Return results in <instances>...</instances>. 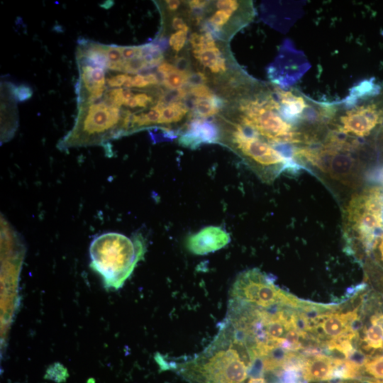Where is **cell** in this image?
I'll use <instances>...</instances> for the list:
<instances>
[{"instance_id": "37", "label": "cell", "mask_w": 383, "mask_h": 383, "mask_svg": "<svg viewBox=\"0 0 383 383\" xmlns=\"http://www.w3.org/2000/svg\"><path fill=\"white\" fill-rule=\"evenodd\" d=\"M124 105L128 106H129L131 108H135V107L138 106V104H137V101H136L135 99L134 98V96H133V97L128 99L124 104Z\"/></svg>"}, {"instance_id": "10", "label": "cell", "mask_w": 383, "mask_h": 383, "mask_svg": "<svg viewBox=\"0 0 383 383\" xmlns=\"http://www.w3.org/2000/svg\"><path fill=\"white\" fill-rule=\"evenodd\" d=\"M333 358L324 354L308 357L301 370L305 381H328L333 379Z\"/></svg>"}, {"instance_id": "12", "label": "cell", "mask_w": 383, "mask_h": 383, "mask_svg": "<svg viewBox=\"0 0 383 383\" xmlns=\"http://www.w3.org/2000/svg\"><path fill=\"white\" fill-rule=\"evenodd\" d=\"M362 348L364 350H383V329L375 323L370 322L369 326L363 328Z\"/></svg>"}, {"instance_id": "30", "label": "cell", "mask_w": 383, "mask_h": 383, "mask_svg": "<svg viewBox=\"0 0 383 383\" xmlns=\"http://www.w3.org/2000/svg\"><path fill=\"white\" fill-rule=\"evenodd\" d=\"M188 2L189 6L192 9H201L209 4V1L201 0L189 1Z\"/></svg>"}, {"instance_id": "13", "label": "cell", "mask_w": 383, "mask_h": 383, "mask_svg": "<svg viewBox=\"0 0 383 383\" xmlns=\"http://www.w3.org/2000/svg\"><path fill=\"white\" fill-rule=\"evenodd\" d=\"M253 9L251 1L238 11H233L229 9H218L209 19V23L212 29L219 33V31L226 26L234 15L239 14L249 9Z\"/></svg>"}, {"instance_id": "2", "label": "cell", "mask_w": 383, "mask_h": 383, "mask_svg": "<svg viewBox=\"0 0 383 383\" xmlns=\"http://www.w3.org/2000/svg\"><path fill=\"white\" fill-rule=\"evenodd\" d=\"M170 367L189 383H244L252 365L245 346L224 321L211 343L201 353Z\"/></svg>"}, {"instance_id": "28", "label": "cell", "mask_w": 383, "mask_h": 383, "mask_svg": "<svg viewBox=\"0 0 383 383\" xmlns=\"http://www.w3.org/2000/svg\"><path fill=\"white\" fill-rule=\"evenodd\" d=\"M138 106L146 107L152 101V98L146 94H138L134 95Z\"/></svg>"}, {"instance_id": "31", "label": "cell", "mask_w": 383, "mask_h": 383, "mask_svg": "<svg viewBox=\"0 0 383 383\" xmlns=\"http://www.w3.org/2000/svg\"><path fill=\"white\" fill-rule=\"evenodd\" d=\"M370 322L375 323L379 325L383 329V313L377 312L370 318Z\"/></svg>"}, {"instance_id": "20", "label": "cell", "mask_w": 383, "mask_h": 383, "mask_svg": "<svg viewBox=\"0 0 383 383\" xmlns=\"http://www.w3.org/2000/svg\"><path fill=\"white\" fill-rule=\"evenodd\" d=\"M189 92L199 99H212L216 96L213 91L203 84L191 86Z\"/></svg>"}, {"instance_id": "4", "label": "cell", "mask_w": 383, "mask_h": 383, "mask_svg": "<svg viewBox=\"0 0 383 383\" xmlns=\"http://www.w3.org/2000/svg\"><path fill=\"white\" fill-rule=\"evenodd\" d=\"M141 236L129 238L115 232L96 237L89 248L91 266L109 286L121 287L144 253Z\"/></svg>"}, {"instance_id": "21", "label": "cell", "mask_w": 383, "mask_h": 383, "mask_svg": "<svg viewBox=\"0 0 383 383\" xmlns=\"http://www.w3.org/2000/svg\"><path fill=\"white\" fill-rule=\"evenodd\" d=\"M13 93L16 99L18 101H24L29 99L33 94L32 89L26 84H21L13 89Z\"/></svg>"}, {"instance_id": "5", "label": "cell", "mask_w": 383, "mask_h": 383, "mask_svg": "<svg viewBox=\"0 0 383 383\" xmlns=\"http://www.w3.org/2000/svg\"><path fill=\"white\" fill-rule=\"evenodd\" d=\"M228 145L264 182L270 184L285 171L299 165L241 122L233 125L226 137Z\"/></svg>"}, {"instance_id": "38", "label": "cell", "mask_w": 383, "mask_h": 383, "mask_svg": "<svg viewBox=\"0 0 383 383\" xmlns=\"http://www.w3.org/2000/svg\"><path fill=\"white\" fill-rule=\"evenodd\" d=\"M113 4V1H106L104 3V4H101L100 6L104 9H109L110 7L112 6Z\"/></svg>"}, {"instance_id": "24", "label": "cell", "mask_w": 383, "mask_h": 383, "mask_svg": "<svg viewBox=\"0 0 383 383\" xmlns=\"http://www.w3.org/2000/svg\"><path fill=\"white\" fill-rule=\"evenodd\" d=\"M179 69L175 66L167 62L161 63L157 67V71L162 75L163 77L177 71Z\"/></svg>"}, {"instance_id": "36", "label": "cell", "mask_w": 383, "mask_h": 383, "mask_svg": "<svg viewBox=\"0 0 383 383\" xmlns=\"http://www.w3.org/2000/svg\"><path fill=\"white\" fill-rule=\"evenodd\" d=\"M123 86L126 89L131 88L132 87H133V78L131 76L127 74Z\"/></svg>"}, {"instance_id": "6", "label": "cell", "mask_w": 383, "mask_h": 383, "mask_svg": "<svg viewBox=\"0 0 383 383\" xmlns=\"http://www.w3.org/2000/svg\"><path fill=\"white\" fill-rule=\"evenodd\" d=\"M119 108L104 102L81 109L72 130L60 143V148L102 144L126 134Z\"/></svg>"}, {"instance_id": "17", "label": "cell", "mask_w": 383, "mask_h": 383, "mask_svg": "<svg viewBox=\"0 0 383 383\" xmlns=\"http://www.w3.org/2000/svg\"><path fill=\"white\" fill-rule=\"evenodd\" d=\"M364 367L365 371L369 374L377 379L383 380V356L368 359Z\"/></svg>"}, {"instance_id": "34", "label": "cell", "mask_w": 383, "mask_h": 383, "mask_svg": "<svg viewBox=\"0 0 383 383\" xmlns=\"http://www.w3.org/2000/svg\"><path fill=\"white\" fill-rule=\"evenodd\" d=\"M246 383H267L264 377H250Z\"/></svg>"}, {"instance_id": "29", "label": "cell", "mask_w": 383, "mask_h": 383, "mask_svg": "<svg viewBox=\"0 0 383 383\" xmlns=\"http://www.w3.org/2000/svg\"><path fill=\"white\" fill-rule=\"evenodd\" d=\"M149 85L145 76L137 74L133 78V86L138 88H143Z\"/></svg>"}, {"instance_id": "16", "label": "cell", "mask_w": 383, "mask_h": 383, "mask_svg": "<svg viewBox=\"0 0 383 383\" xmlns=\"http://www.w3.org/2000/svg\"><path fill=\"white\" fill-rule=\"evenodd\" d=\"M191 74L186 70H178L163 77L162 83L170 89H180L189 82Z\"/></svg>"}, {"instance_id": "32", "label": "cell", "mask_w": 383, "mask_h": 383, "mask_svg": "<svg viewBox=\"0 0 383 383\" xmlns=\"http://www.w3.org/2000/svg\"><path fill=\"white\" fill-rule=\"evenodd\" d=\"M167 8L170 11H175L181 5V1L178 0L166 1Z\"/></svg>"}, {"instance_id": "8", "label": "cell", "mask_w": 383, "mask_h": 383, "mask_svg": "<svg viewBox=\"0 0 383 383\" xmlns=\"http://www.w3.org/2000/svg\"><path fill=\"white\" fill-rule=\"evenodd\" d=\"M230 235L218 226H207L186 240V248L192 254L204 255L218 250L227 245Z\"/></svg>"}, {"instance_id": "14", "label": "cell", "mask_w": 383, "mask_h": 383, "mask_svg": "<svg viewBox=\"0 0 383 383\" xmlns=\"http://www.w3.org/2000/svg\"><path fill=\"white\" fill-rule=\"evenodd\" d=\"M188 112L187 106L181 101H174L163 109L159 124H168L180 121Z\"/></svg>"}, {"instance_id": "18", "label": "cell", "mask_w": 383, "mask_h": 383, "mask_svg": "<svg viewBox=\"0 0 383 383\" xmlns=\"http://www.w3.org/2000/svg\"><path fill=\"white\" fill-rule=\"evenodd\" d=\"M147 68L148 63L145 60L143 57H138L126 60L123 71L127 73L134 74Z\"/></svg>"}, {"instance_id": "3", "label": "cell", "mask_w": 383, "mask_h": 383, "mask_svg": "<svg viewBox=\"0 0 383 383\" xmlns=\"http://www.w3.org/2000/svg\"><path fill=\"white\" fill-rule=\"evenodd\" d=\"M342 230L348 253H370L383 233L382 187H367L350 198L343 211Z\"/></svg>"}, {"instance_id": "27", "label": "cell", "mask_w": 383, "mask_h": 383, "mask_svg": "<svg viewBox=\"0 0 383 383\" xmlns=\"http://www.w3.org/2000/svg\"><path fill=\"white\" fill-rule=\"evenodd\" d=\"M127 74H117L107 79L109 86L112 87H121L123 85Z\"/></svg>"}, {"instance_id": "9", "label": "cell", "mask_w": 383, "mask_h": 383, "mask_svg": "<svg viewBox=\"0 0 383 383\" xmlns=\"http://www.w3.org/2000/svg\"><path fill=\"white\" fill-rule=\"evenodd\" d=\"M220 138L219 130L213 123L196 118L188 125L179 138V143L186 147L196 148L202 143H216Z\"/></svg>"}, {"instance_id": "25", "label": "cell", "mask_w": 383, "mask_h": 383, "mask_svg": "<svg viewBox=\"0 0 383 383\" xmlns=\"http://www.w3.org/2000/svg\"><path fill=\"white\" fill-rule=\"evenodd\" d=\"M172 26L176 30H189V28L184 21L183 18L179 16H174L172 20Z\"/></svg>"}, {"instance_id": "11", "label": "cell", "mask_w": 383, "mask_h": 383, "mask_svg": "<svg viewBox=\"0 0 383 383\" xmlns=\"http://www.w3.org/2000/svg\"><path fill=\"white\" fill-rule=\"evenodd\" d=\"M192 53L200 64L208 68L212 73L223 74L226 71V59L217 46L193 50Z\"/></svg>"}, {"instance_id": "33", "label": "cell", "mask_w": 383, "mask_h": 383, "mask_svg": "<svg viewBox=\"0 0 383 383\" xmlns=\"http://www.w3.org/2000/svg\"><path fill=\"white\" fill-rule=\"evenodd\" d=\"M147 82L149 83V84H153L155 85L158 84L159 80L155 74L153 73H149L145 76Z\"/></svg>"}, {"instance_id": "35", "label": "cell", "mask_w": 383, "mask_h": 383, "mask_svg": "<svg viewBox=\"0 0 383 383\" xmlns=\"http://www.w3.org/2000/svg\"><path fill=\"white\" fill-rule=\"evenodd\" d=\"M133 92L131 90H129L128 89H126L125 90L123 91V99H124V104L128 99L133 97Z\"/></svg>"}, {"instance_id": "22", "label": "cell", "mask_w": 383, "mask_h": 383, "mask_svg": "<svg viewBox=\"0 0 383 383\" xmlns=\"http://www.w3.org/2000/svg\"><path fill=\"white\" fill-rule=\"evenodd\" d=\"M123 59L126 60L142 57V46L121 47Z\"/></svg>"}, {"instance_id": "26", "label": "cell", "mask_w": 383, "mask_h": 383, "mask_svg": "<svg viewBox=\"0 0 383 383\" xmlns=\"http://www.w3.org/2000/svg\"><path fill=\"white\" fill-rule=\"evenodd\" d=\"M374 250L377 252L379 260L383 262V233L376 240L370 252Z\"/></svg>"}, {"instance_id": "15", "label": "cell", "mask_w": 383, "mask_h": 383, "mask_svg": "<svg viewBox=\"0 0 383 383\" xmlns=\"http://www.w3.org/2000/svg\"><path fill=\"white\" fill-rule=\"evenodd\" d=\"M221 105V100L216 96L212 99L197 98L194 103V113L199 118L210 117L219 111Z\"/></svg>"}, {"instance_id": "19", "label": "cell", "mask_w": 383, "mask_h": 383, "mask_svg": "<svg viewBox=\"0 0 383 383\" xmlns=\"http://www.w3.org/2000/svg\"><path fill=\"white\" fill-rule=\"evenodd\" d=\"M187 31L178 30L172 33L169 40L170 45L176 52H179L186 43Z\"/></svg>"}, {"instance_id": "1", "label": "cell", "mask_w": 383, "mask_h": 383, "mask_svg": "<svg viewBox=\"0 0 383 383\" xmlns=\"http://www.w3.org/2000/svg\"><path fill=\"white\" fill-rule=\"evenodd\" d=\"M381 88L367 80L354 87L342 101L331 104L329 117L314 144L324 160L348 167L365 140L383 123Z\"/></svg>"}, {"instance_id": "23", "label": "cell", "mask_w": 383, "mask_h": 383, "mask_svg": "<svg viewBox=\"0 0 383 383\" xmlns=\"http://www.w3.org/2000/svg\"><path fill=\"white\" fill-rule=\"evenodd\" d=\"M91 80L99 87H104L105 84L104 71L100 67L93 68L90 73Z\"/></svg>"}, {"instance_id": "7", "label": "cell", "mask_w": 383, "mask_h": 383, "mask_svg": "<svg viewBox=\"0 0 383 383\" xmlns=\"http://www.w3.org/2000/svg\"><path fill=\"white\" fill-rule=\"evenodd\" d=\"M230 297L251 304L268 307L282 304L293 309H299L301 301L276 286L267 274L257 269L241 272L236 278Z\"/></svg>"}]
</instances>
